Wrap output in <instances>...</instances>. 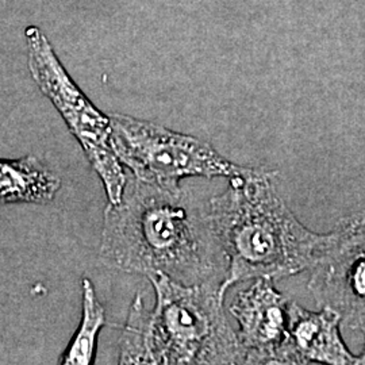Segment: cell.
I'll return each instance as SVG.
<instances>
[{"label": "cell", "mask_w": 365, "mask_h": 365, "mask_svg": "<svg viewBox=\"0 0 365 365\" xmlns=\"http://www.w3.org/2000/svg\"><path fill=\"white\" fill-rule=\"evenodd\" d=\"M156 304L138 294L119 339V364H245L237 331L214 283L187 286L165 274L148 276Z\"/></svg>", "instance_id": "cell-3"}, {"label": "cell", "mask_w": 365, "mask_h": 365, "mask_svg": "<svg viewBox=\"0 0 365 365\" xmlns=\"http://www.w3.org/2000/svg\"><path fill=\"white\" fill-rule=\"evenodd\" d=\"M60 188V178L34 156L0 161L3 203L48 205Z\"/></svg>", "instance_id": "cell-9"}, {"label": "cell", "mask_w": 365, "mask_h": 365, "mask_svg": "<svg viewBox=\"0 0 365 365\" xmlns=\"http://www.w3.org/2000/svg\"><path fill=\"white\" fill-rule=\"evenodd\" d=\"M99 257L106 267L187 284L222 286L227 257L209 207L182 188L128 176L122 200L105 210Z\"/></svg>", "instance_id": "cell-1"}, {"label": "cell", "mask_w": 365, "mask_h": 365, "mask_svg": "<svg viewBox=\"0 0 365 365\" xmlns=\"http://www.w3.org/2000/svg\"><path fill=\"white\" fill-rule=\"evenodd\" d=\"M272 282L256 279L229 306L238 324L237 336L245 364H284L289 302Z\"/></svg>", "instance_id": "cell-7"}, {"label": "cell", "mask_w": 365, "mask_h": 365, "mask_svg": "<svg viewBox=\"0 0 365 365\" xmlns=\"http://www.w3.org/2000/svg\"><path fill=\"white\" fill-rule=\"evenodd\" d=\"M360 364H365V346L364 351L360 354Z\"/></svg>", "instance_id": "cell-11"}, {"label": "cell", "mask_w": 365, "mask_h": 365, "mask_svg": "<svg viewBox=\"0 0 365 365\" xmlns=\"http://www.w3.org/2000/svg\"><path fill=\"white\" fill-rule=\"evenodd\" d=\"M81 288L83 317L78 331L60 359V363L64 365H88L93 363L98 334L106 324L105 307L98 299L91 280L84 277Z\"/></svg>", "instance_id": "cell-10"}, {"label": "cell", "mask_w": 365, "mask_h": 365, "mask_svg": "<svg viewBox=\"0 0 365 365\" xmlns=\"http://www.w3.org/2000/svg\"><path fill=\"white\" fill-rule=\"evenodd\" d=\"M274 170L256 168L229 179L209 200L210 218L227 257L222 295L240 282L279 280L312 269L329 233H315L294 215L276 188Z\"/></svg>", "instance_id": "cell-2"}, {"label": "cell", "mask_w": 365, "mask_h": 365, "mask_svg": "<svg viewBox=\"0 0 365 365\" xmlns=\"http://www.w3.org/2000/svg\"><path fill=\"white\" fill-rule=\"evenodd\" d=\"M25 38L31 78L57 108L83 148L92 168L103 182L108 203L118 205L122 200L128 175L114 150L111 118L92 105L78 88L39 27L27 26Z\"/></svg>", "instance_id": "cell-5"}, {"label": "cell", "mask_w": 365, "mask_h": 365, "mask_svg": "<svg viewBox=\"0 0 365 365\" xmlns=\"http://www.w3.org/2000/svg\"><path fill=\"white\" fill-rule=\"evenodd\" d=\"M310 271L309 289L317 304L339 313L344 327L365 337V211L334 226Z\"/></svg>", "instance_id": "cell-6"}, {"label": "cell", "mask_w": 365, "mask_h": 365, "mask_svg": "<svg viewBox=\"0 0 365 365\" xmlns=\"http://www.w3.org/2000/svg\"><path fill=\"white\" fill-rule=\"evenodd\" d=\"M341 325L339 314L331 309L315 313L289 302L284 364H360V356L342 339Z\"/></svg>", "instance_id": "cell-8"}, {"label": "cell", "mask_w": 365, "mask_h": 365, "mask_svg": "<svg viewBox=\"0 0 365 365\" xmlns=\"http://www.w3.org/2000/svg\"><path fill=\"white\" fill-rule=\"evenodd\" d=\"M113 145L119 161L140 180L180 188L184 178H235L256 168L235 164L211 145L138 118L114 114Z\"/></svg>", "instance_id": "cell-4"}]
</instances>
